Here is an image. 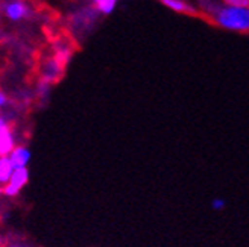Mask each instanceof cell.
<instances>
[{
    "mask_svg": "<svg viewBox=\"0 0 249 247\" xmlns=\"http://www.w3.org/2000/svg\"><path fill=\"white\" fill-rule=\"evenodd\" d=\"M214 20L219 26L230 31H249V8L246 6H217Z\"/></svg>",
    "mask_w": 249,
    "mask_h": 247,
    "instance_id": "6da1fadb",
    "label": "cell"
},
{
    "mask_svg": "<svg viewBox=\"0 0 249 247\" xmlns=\"http://www.w3.org/2000/svg\"><path fill=\"white\" fill-rule=\"evenodd\" d=\"M28 182H29V171H28V167L16 168L14 175H12V178L9 179V182H8L6 185H3L2 194H3V196H8V197H16Z\"/></svg>",
    "mask_w": 249,
    "mask_h": 247,
    "instance_id": "7a4b0ae2",
    "label": "cell"
},
{
    "mask_svg": "<svg viewBox=\"0 0 249 247\" xmlns=\"http://www.w3.org/2000/svg\"><path fill=\"white\" fill-rule=\"evenodd\" d=\"M16 147L17 146L14 141V135H12L9 126L6 125V121L2 118L0 120V155L9 156Z\"/></svg>",
    "mask_w": 249,
    "mask_h": 247,
    "instance_id": "3957f363",
    "label": "cell"
},
{
    "mask_svg": "<svg viewBox=\"0 0 249 247\" xmlns=\"http://www.w3.org/2000/svg\"><path fill=\"white\" fill-rule=\"evenodd\" d=\"M5 14L9 20L18 21L24 17H28L29 9L26 3H23L21 0H14V2H9L5 5Z\"/></svg>",
    "mask_w": 249,
    "mask_h": 247,
    "instance_id": "277c9868",
    "label": "cell"
},
{
    "mask_svg": "<svg viewBox=\"0 0 249 247\" xmlns=\"http://www.w3.org/2000/svg\"><path fill=\"white\" fill-rule=\"evenodd\" d=\"M12 164L16 165V168H23V167H28L29 161H31V152L28 147L24 146H17L12 153L9 155Z\"/></svg>",
    "mask_w": 249,
    "mask_h": 247,
    "instance_id": "5b68a950",
    "label": "cell"
},
{
    "mask_svg": "<svg viewBox=\"0 0 249 247\" xmlns=\"http://www.w3.org/2000/svg\"><path fill=\"white\" fill-rule=\"evenodd\" d=\"M14 171H16V165L12 164L9 156L0 158V183L6 185L12 178V175H14Z\"/></svg>",
    "mask_w": 249,
    "mask_h": 247,
    "instance_id": "8992f818",
    "label": "cell"
},
{
    "mask_svg": "<svg viewBox=\"0 0 249 247\" xmlns=\"http://www.w3.org/2000/svg\"><path fill=\"white\" fill-rule=\"evenodd\" d=\"M61 70H62V67L56 63L55 59H53V61H51V63H49V64L46 66L44 71H43V78H44V81H47V82L55 81V79L59 76Z\"/></svg>",
    "mask_w": 249,
    "mask_h": 247,
    "instance_id": "52a82bcc",
    "label": "cell"
},
{
    "mask_svg": "<svg viewBox=\"0 0 249 247\" xmlns=\"http://www.w3.org/2000/svg\"><path fill=\"white\" fill-rule=\"evenodd\" d=\"M161 2L177 12H195V9L189 3H185L184 0H161Z\"/></svg>",
    "mask_w": 249,
    "mask_h": 247,
    "instance_id": "ba28073f",
    "label": "cell"
},
{
    "mask_svg": "<svg viewBox=\"0 0 249 247\" xmlns=\"http://www.w3.org/2000/svg\"><path fill=\"white\" fill-rule=\"evenodd\" d=\"M116 2H117V0H94L97 11L104 12V14H109V12H113V9L116 6Z\"/></svg>",
    "mask_w": 249,
    "mask_h": 247,
    "instance_id": "9c48e42d",
    "label": "cell"
},
{
    "mask_svg": "<svg viewBox=\"0 0 249 247\" xmlns=\"http://www.w3.org/2000/svg\"><path fill=\"white\" fill-rule=\"evenodd\" d=\"M227 203L223 199H214L213 202H211V208L214 209V211H222V209H225Z\"/></svg>",
    "mask_w": 249,
    "mask_h": 247,
    "instance_id": "30bf717a",
    "label": "cell"
},
{
    "mask_svg": "<svg viewBox=\"0 0 249 247\" xmlns=\"http://www.w3.org/2000/svg\"><path fill=\"white\" fill-rule=\"evenodd\" d=\"M6 102H8V97L2 93V94H0V105L5 106V105H6Z\"/></svg>",
    "mask_w": 249,
    "mask_h": 247,
    "instance_id": "8fae6325",
    "label": "cell"
},
{
    "mask_svg": "<svg viewBox=\"0 0 249 247\" xmlns=\"http://www.w3.org/2000/svg\"><path fill=\"white\" fill-rule=\"evenodd\" d=\"M8 247H23V246H18V244H12V246H8Z\"/></svg>",
    "mask_w": 249,
    "mask_h": 247,
    "instance_id": "7c38bea8",
    "label": "cell"
}]
</instances>
